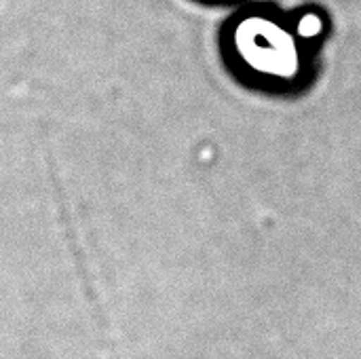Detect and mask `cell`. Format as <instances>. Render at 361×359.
Wrapping results in <instances>:
<instances>
[{
	"instance_id": "cell-2",
	"label": "cell",
	"mask_w": 361,
	"mask_h": 359,
	"mask_svg": "<svg viewBox=\"0 0 361 359\" xmlns=\"http://www.w3.org/2000/svg\"><path fill=\"white\" fill-rule=\"evenodd\" d=\"M214 2H220V0H214Z\"/></svg>"
},
{
	"instance_id": "cell-1",
	"label": "cell",
	"mask_w": 361,
	"mask_h": 359,
	"mask_svg": "<svg viewBox=\"0 0 361 359\" xmlns=\"http://www.w3.org/2000/svg\"><path fill=\"white\" fill-rule=\"evenodd\" d=\"M309 44L296 19L290 25L273 13L247 11L226 23L222 51L233 70L241 72L250 85L279 87L300 78Z\"/></svg>"
}]
</instances>
